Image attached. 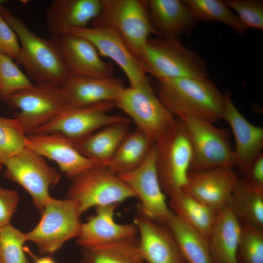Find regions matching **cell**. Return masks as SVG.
<instances>
[{
	"label": "cell",
	"mask_w": 263,
	"mask_h": 263,
	"mask_svg": "<svg viewBox=\"0 0 263 263\" xmlns=\"http://www.w3.org/2000/svg\"><path fill=\"white\" fill-rule=\"evenodd\" d=\"M147 1L150 22L160 37L178 38L189 32L195 25L197 20L183 0Z\"/></svg>",
	"instance_id": "obj_23"
},
{
	"label": "cell",
	"mask_w": 263,
	"mask_h": 263,
	"mask_svg": "<svg viewBox=\"0 0 263 263\" xmlns=\"http://www.w3.org/2000/svg\"><path fill=\"white\" fill-rule=\"evenodd\" d=\"M157 172L162 188L170 196L183 189L189 172L192 151L187 130L180 120L155 143Z\"/></svg>",
	"instance_id": "obj_8"
},
{
	"label": "cell",
	"mask_w": 263,
	"mask_h": 263,
	"mask_svg": "<svg viewBox=\"0 0 263 263\" xmlns=\"http://www.w3.org/2000/svg\"><path fill=\"white\" fill-rule=\"evenodd\" d=\"M138 57L146 72L157 80L207 77L204 60L185 47L178 38H149Z\"/></svg>",
	"instance_id": "obj_3"
},
{
	"label": "cell",
	"mask_w": 263,
	"mask_h": 263,
	"mask_svg": "<svg viewBox=\"0 0 263 263\" xmlns=\"http://www.w3.org/2000/svg\"><path fill=\"white\" fill-rule=\"evenodd\" d=\"M19 199L16 191L0 187V229L10 224L17 210Z\"/></svg>",
	"instance_id": "obj_38"
},
{
	"label": "cell",
	"mask_w": 263,
	"mask_h": 263,
	"mask_svg": "<svg viewBox=\"0 0 263 263\" xmlns=\"http://www.w3.org/2000/svg\"><path fill=\"white\" fill-rule=\"evenodd\" d=\"M40 214L37 225L25 233L27 241L33 243L40 253L51 255L67 241L78 236L82 214L74 200L51 197Z\"/></svg>",
	"instance_id": "obj_5"
},
{
	"label": "cell",
	"mask_w": 263,
	"mask_h": 263,
	"mask_svg": "<svg viewBox=\"0 0 263 263\" xmlns=\"http://www.w3.org/2000/svg\"><path fill=\"white\" fill-rule=\"evenodd\" d=\"M91 23L93 27L117 30L138 57L150 35L158 36L150 22L146 0H102L100 12Z\"/></svg>",
	"instance_id": "obj_7"
},
{
	"label": "cell",
	"mask_w": 263,
	"mask_h": 263,
	"mask_svg": "<svg viewBox=\"0 0 263 263\" xmlns=\"http://www.w3.org/2000/svg\"><path fill=\"white\" fill-rule=\"evenodd\" d=\"M51 38L56 42L71 76L86 77L112 76L113 67L102 59L95 47L81 37L62 34Z\"/></svg>",
	"instance_id": "obj_17"
},
{
	"label": "cell",
	"mask_w": 263,
	"mask_h": 263,
	"mask_svg": "<svg viewBox=\"0 0 263 263\" xmlns=\"http://www.w3.org/2000/svg\"><path fill=\"white\" fill-rule=\"evenodd\" d=\"M154 143L137 129L128 132L106 167L116 174L130 171L143 162Z\"/></svg>",
	"instance_id": "obj_28"
},
{
	"label": "cell",
	"mask_w": 263,
	"mask_h": 263,
	"mask_svg": "<svg viewBox=\"0 0 263 263\" xmlns=\"http://www.w3.org/2000/svg\"><path fill=\"white\" fill-rule=\"evenodd\" d=\"M79 263H146L138 247V239L82 249Z\"/></svg>",
	"instance_id": "obj_30"
},
{
	"label": "cell",
	"mask_w": 263,
	"mask_h": 263,
	"mask_svg": "<svg viewBox=\"0 0 263 263\" xmlns=\"http://www.w3.org/2000/svg\"><path fill=\"white\" fill-rule=\"evenodd\" d=\"M0 12L20 42V50L16 60L24 68L28 77L36 83L61 86L71 75L55 41L37 36L0 5Z\"/></svg>",
	"instance_id": "obj_1"
},
{
	"label": "cell",
	"mask_w": 263,
	"mask_h": 263,
	"mask_svg": "<svg viewBox=\"0 0 263 263\" xmlns=\"http://www.w3.org/2000/svg\"><path fill=\"white\" fill-rule=\"evenodd\" d=\"M2 165L6 167L4 177L23 187L41 213L51 197L50 188L59 182L61 174L42 156L26 147L5 161Z\"/></svg>",
	"instance_id": "obj_11"
},
{
	"label": "cell",
	"mask_w": 263,
	"mask_h": 263,
	"mask_svg": "<svg viewBox=\"0 0 263 263\" xmlns=\"http://www.w3.org/2000/svg\"><path fill=\"white\" fill-rule=\"evenodd\" d=\"M20 46L17 35L2 17L0 12V52L12 59H16Z\"/></svg>",
	"instance_id": "obj_37"
},
{
	"label": "cell",
	"mask_w": 263,
	"mask_h": 263,
	"mask_svg": "<svg viewBox=\"0 0 263 263\" xmlns=\"http://www.w3.org/2000/svg\"><path fill=\"white\" fill-rule=\"evenodd\" d=\"M26 147L54 161L72 180L87 169L100 166L82 154L71 140L57 133L28 135Z\"/></svg>",
	"instance_id": "obj_16"
},
{
	"label": "cell",
	"mask_w": 263,
	"mask_h": 263,
	"mask_svg": "<svg viewBox=\"0 0 263 263\" xmlns=\"http://www.w3.org/2000/svg\"><path fill=\"white\" fill-rule=\"evenodd\" d=\"M239 180L234 168L190 171L183 189L206 205L218 210L227 205Z\"/></svg>",
	"instance_id": "obj_19"
},
{
	"label": "cell",
	"mask_w": 263,
	"mask_h": 263,
	"mask_svg": "<svg viewBox=\"0 0 263 263\" xmlns=\"http://www.w3.org/2000/svg\"><path fill=\"white\" fill-rule=\"evenodd\" d=\"M186 263H213L207 239L172 211L165 224Z\"/></svg>",
	"instance_id": "obj_27"
},
{
	"label": "cell",
	"mask_w": 263,
	"mask_h": 263,
	"mask_svg": "<svg viewBox=\"0 0 263 263\" xmlns=\"http://www.w3.org/2000/svg\"><path fill=\"white\" fill-rule=\"evenodd\" d=\"M62 34L78 36L90 41L100 56L110 58L119 66L131 86L139 85L147 77L141 61L117 30L106 27H67L55 37Z\"/></svg>",
	"instance_id": "obj_14"
},
{
	"label": "cell",
	"mask_w": 263,
	"mask_h": 263,
	"mask_svg": "<svg viewBox=\"0 0 263 263\" xmlns=\"http://www.w3.org/2000/svg\"><path fill=\"white\" fill-rule=\"evenodd\" d=\"M102 0H56L49 6L46 19L52 37L62 28L87 27L98 15Z\"/></svg>",
	"instance_id": "obj_24"
},
{
	"label": "cell",
	"mask_w": 263,
	"mask_h": 263,
	"mask_svg": "<svg viewBox=\"0 0 263 263\" xmlns=\"http://www.w3.org/2000/svg\"><path fill=\"white\" fill-rule=\"evenodd\" d=\"M34 263H56L50 255L45 256L38 258Z\"/></svg>",
	"instance_id": "obj_40"
},
{
	"label": "cell",
	"mask_w": 263,
	"mask_h": 263,
	"mask_svg": "<svg viewBox=\"0 0 263 263\" xmlns=\"http://www.w3.org/2000/svg\"><path fill=\"white\" fill-rule=\"evenodd\" d=\"M196 19L219 22L231 27L239 34L247 30L238 15L234 14L224 1L220 0H183Z\"/></svg>",
	"instance_id": "obj_31"
},
{
	"label": "cell",
	"mask_w": 263,
	"mask_h": 263,
	"mask_svg": "<svg viewBox=\"0 0 263 263\" xmlns=\"http://www.w3.org/2000/svg\"><path fill=\"white\" fill-rule=\"evenodd\" d=\"M2 166H3V165H2L0 163V170L1 169V168H2Z\"/></svg>",
	"instance_id": "obj_41"
},
{
	"label": "cell",
	"mask_w": 263,
	"mask_h": 263,
	"mask_svg": "<svg viewBox=\"0 0 263 263\" xmlns=\"http://www.w3.org/2000/svg\"><path fill=\"white\" fill-rule=\"evenodd\" d=\"M119 204L95 207V214L82 223L76 243L82 249L137 239L138 231L133 224H119L114 219Z\"/></svg>",
	"instance_id": "obj_18"
},
{
	"label": "cell",
	"mask_w": 263,
	"mask_h": 263,
	"mask_svg": "<svg viewBox=\"0 0 263 263\" xmlns=\"http://www.w3.org/2000/svg\"><path fill=\"white\" fill-rule=\"evenodd\" d=\"M117 175L139 200V214L166 224L171 211L157 172L155 143L139 166Z\"/></svg>",
	"instance_id": "obj_13"
},
{
	"label": "cell",
	"mask_w": 263,
	"mask_h": 263,
	"mask_svg": "<svg viewBox=\"0 0 263 263\" xmlns=\"http://www.w3.org/2000/svg\"><path fill=\"white\" fill-rule=\"evenodd\" d=\"M136 125V129L155 143L176 124L171 112L155 94L147 77L139 85L124 88L115 101Z\"/></svg>",
	"instance_id": "obj_4"
},
{
	"label": "cell",
	"mask_w": 263,
	"mask_h": 263,
	"mask_svg": "<svg viewBox=\"0 0 263 263\" xmlns=\"http://www.w3.org/2000/svg\"><path fill=\"white\" fill-rule=\"evenodd\" d=\"M227 205L242 224L263 228V190L250 187L239 178Z\"/></svg>",
	"instance_id": "obj_29"
},
{
	"label": "cell",
	"mask_w": 263,
	"mask_h": 263,
	"mask_svg": "<svg viewBox=\"0 0 263 263\" xmlns=\"http://www.w3.org/2000/svg\"><path fill=\"white\" fill-rule=\"evenodd\" d=\"M242 180L248 186L263 190V153L259 155L244 172Z\"/></svg>",
	"instance_id": "obj_39"
},
{
	"label": "cell",
	"mask_w": 263,
	"mask_h": 263,
	"mask_svg": "<svg viewBox=\"0 0 263 263\" xmlns=\"http://www.w3.org/2000/svg\"><path fill=\"white\" fill-rule=\"evenodd\" d=\"M133 224L140 254L146 263H186L168 226L140 214Z\"/></svg>",
	"instance_id": "obj_20"
},
{
	"label": "cell",
	"mask_w": 263,
	"mask_h": 263,
	"mask_svg": "<svg viewBox=\"0 0 263 263\" xmlns=\"http://www.w3.org/2000/svg\"><path fill=\"white\" fill-rule=\"evenodd\" d=\"M25 233L10 224L0 229V263H29L24 251Z\"/></svg>",
	"instance_id": "obj_34"
},
{
	"label": "cell",
	"mask_w": 263,
	"mask_h": 263,
	"mask_svg": "<svg viewBox=\"0 0 263 263\" xmlns=\"http://www.w3.org/2000/svg\"><path fill=\"white\" fill-rule=\"evenodd\" d=\"M3 99L11 107L19 110L15 118L27 135L33 133L70 106L61 86L46 83H36Z\"/></svg>",
	"instance_id": "obj_9"
},
{
	"label": "cell",
	"mask_w": 263,
	"mask_h": 263,
	"mask_svg": "<svg viewBox=\"0 0 263 263\" xmlns=\"http://www.w3.org/2000/svg\"><path fill=\"white\" fill-rule=\"evenodd\" d=\"M225 3L235 11L247 29L263 30V2L259 0H226Z\"/></svg>",
	"instance_id": "obj_36"
},
{
	"label": "cell",
	"mask_w": 263,
	"mask_h": 263,
	"mask_svg": "<svg viewBox=\"0 0 263 263\" xmlns=\"http://www.w3.org/2000/svg\"><path fill=\"white\" fill-rule=\"evenodd\" d=\"M33 85L12 59L0 52V94L2 98Z\"/></svg>",
	"instance_id": "obj_35"
},
{
	"label": "cell",
	"mask_w": 263,
	"mask_h": 263,
	"mask_svg": "<svg viewBox=\"0 0 263 263\" xmlns=\"http://www.w3.org/2000/svg\"><path fill=\"white\" fill-rule=\"evenodd\" d=\"M241 229V222L227 205L217 210L207 240L213 263H238Z\"/></svg>",
	"instance_id": "obj_22"
},
{
	"label": "cell",
	"mask_w": 263,
	"mask_h": 263,
	"mask_svg": "<svg viewBox=\"0 0 263 263\" xmlns=\"http://www.w3.org/2000/svg\"><path fill=\"white\" fill-rule=\"evenodd\" d=\"M114 107L113 101L85 107L70 105L33 133H57L75 141L106 126L117 123H129L131 120L126 116L108 113Z\"/></svg>",
	"instance_id": "obj_12"
},
{
	"label": "cell",
	"mask_w": 263,
	"mask_h": 263,
	"mask_svg": "<svg viewBox=\"0 0 263 263\" xmlns=\"http://www.w3.org/2000/svg\"><path fill=\"white\" fill-rule=\"evenodd\" d=\"M169 198L168 205L171 211L208 240L218 210L201 202L183 189Z\"/></svg>",
	"instance_id": "obj_26"
},
{
	"label": "cell",
	"mask_w": 263,
	"mask_h": 263,
	"mask_svg": "<svg viewBox=\"0 0 263 263\" xmlns=\"http://www.w3.org/2000/svg\"><path fill=\"white\" fill-rule=\"evenodd\" d=\"M230 127L235 142V168L244 174L263 149V128L248 121L234 104L229 92L224 94L222 118Z\"/></svg>",
	"instance_id": "obj_15"
},
{
	"label": "cell",
	"mask_w": 263,
	"mask_h": 263,
	"mask_svg": "<svg viewBox=\"0 0 263 263\" xmlns=\"http://www.w3.org/2000/svg\"><path fill=\"white\" fill-rule=\"evenodd\" d=\"M158 80V96L173 115L189 114L212 123L222 119L224 94L207 77Z\"/></svg>",
	"instance_id": "obj_2"
},
{
	"label": "cell",
	"mask_w": 263,
	"mask_h": 263,
	"mask_svg": "<svg viewBox=\"0 0 263 263\" xmlns=\"http://www.w3.org/2000/svg\"><path fill=\"white\" fill-rule=\"evenodd\" d=\"M237 260L238 263H263V228L242 224Z\"/></svg>",
	"instance_id": "obj_33"
},
{
	"label": "cell",
	"mask_w": 263,
	"mask_h": 263,
	"mask_svg": "<svg viewBox=\"0 0 263 263\" xmlns=\"http://www.w3.org/2000/svg\"><path fill=\"white\" fill-rule=\"evenodd\" d=\"M188 132L192 147L190 171L216 168H235L233 148L226 131L189 114L178 116Z\"/></svg>",
	"instance_id": "obj_6"
},
{
	"label": "cell",
	"mask_w": 263,
	"mask_h": 263,
	"mask_svg": "<svg viewBox=\"0 0 263 263\" xmlns=\"http://www.w3.org/2000/svg\"><path fill=\"white\" fill-rule=\"evenodd\" d=\"M128 124H110L72 142L84 156L100 166L106 167L119 145L128 133Z\"/></svg>",
	"instance_id": "obj_25"
},
{
	"label": "cell",
	"mask_w": 263,
	"mask_h": 263,
	"mask_svg": "<svg viewBox=\"0 0 263 263\" xmlns=\"http://www.w3.org/2000/svg\"><path fill=\"white\" fill-rule=\"evenodd\" d=\"M27 135L16 118L0 116V163L15 156L26 147Z\"/></svg>",
	"instance_id": "obj_32"
},
{
	"label": "cell",
	"mask_w": 263,
	"mask_h": 263,
	"mask_svg": "<svg viewBox=\"0 0 263 263\" xmlns=\"http://www.w3.org/2000/svg\"><path fill=\"white\" fill-rule=\"evenodd\" d=\"M135 198L131 188L107 167H93L72 180L67 198L75 201L81 213L92 207L117 204Z\"/></svg>",
	"instance_id": "obj_10"
},
{
	"label": "cell",
	"mask_w": 263,
	"mask_h": 263,
	"mask_svg": "<svg viewBox=\"0 0 263 263\" xmlns=\"http://www.w3.org/2000/svg\"><path fill=\"white\" fill-rule=\"evenodd\" d=\"M125 88L123 81L114 77H86L70 76L61 86L70 106L85 107L97 103L115 102Z\"/></svg>",
	"instance_id": "obj_21"
}]
</instances>
